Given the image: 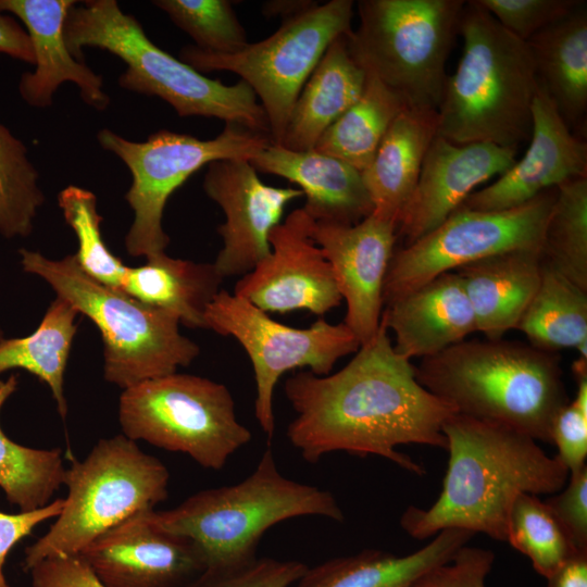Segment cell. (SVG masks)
Instances as JSON below:
<instances>
[{"instance_id":"6da1fadb","label":"cell","mask_w":587,"mask_h":587,"mask_svg":"<svg viewBox=\"0 0 587 587\" xmlns=\"http://www.w3.org/2000/svg\"><path fill=\"white\" fill-rule=\"evenodd\" d=\"M284 392L296 417L287 438L310 463L334 451L384 457L416 474L424 470L397 451L420 444L447 449L445 422L457 411L415 377L411 360L399 354L380 320L376 334L339 371H300Z\"/></svg>"},{"instance_id":"7a4b0ae2","label":"cell","mask_w":587,"mask_h":587,"mask_svg":"<svg viewBox=\"0 0 587 587\" xmlns=\"http://www.w3.org/2000/svg\"><path fill=\"white\" fill-rule=\"evenodd\" d=\"M449 461L437 500L427 509L409 507L400 525L415 539L448 528L483 533L507 541L508 522L522 494L553 495L570 472L530 436L509 426L452 414L444 424Z\"/></svg>"},{"instance_id":"3957f363","label":"cell","mask_w":587,"mask_h":587,"mask_svg":"<svg viewBox=\"0 0 587 587\" xmlns=\"http://www.w3.org/2000/svg\"><path fill=\"white\" fill-rule=\"evenodd\" d=\"M560 360L517 340H463L422 359L415 377L457 413L551 444L553 419L570 401Z\"/></svg>"},{"instance_id":"277c9868","label":"cell","mask_w":587,"mask_h":587,"mask_svg":"<svg viewBox=\"0 0 587 587\" xmlns=\"http://www.w3.org/2000/svg\"><path fill=\"white\" fill-rule=\"evenodd\" d=\"M458 34L463 52L446 79L437 135L455 143L517 148L530 138L539 88L527 43L503 28L477 0L465 1Z\"/></svg>"},{"instance_id":"5b68a950","label":"cell","mask_w":587,"mask_h":587,"mask_svg":"<svg viewBox=\"0 0 587 587\" xmlns=\"http://www.w3.org/2000/svg\"><path fill=\"white\" fill-rule=\"evenodd\" d=\"M76 3L67 12L64 37L77 60L83 61L85 48L107 50L127 66L118 78L122 88L157 96L180 117H214L270 136L265 112L247 83L225 85L162 50L115 0Z\"/></svg>"},{"instance_id":"8992f818","label":"cell","mask_w":587,"mask_h":587,"mask_svg":"<svg viewBox=\"0 0 587 587\" xmlns=\"http://www.w3.org/2000/svg\"><path fill=\"white\" fill-rule=\"evenodd\" d=\"M298 516L344 520L329 491L284 476L270 448L241 482L198 491L170 510L148 512L158 528L191 540L205 570L255 559L262 535Z\"/></svg>"},{"instance_id":"52a82bcc","label":"cell","mask_w":587,"mask_h":587,"mask_svg":"<svg viewBox=\"0 0 587 587\" xmlns=\"http://www.w3.org/2000/svg\"><path fill=\"white\" fill-rule=\"evenodd\" d=\"M18 253L25 272L45 279L57 297L97 326L109 383L124 390L175 373L199 355V346L180 334L175 314L99 283L79 267L74 254L52 260L25 248Z\"/></svg>"},{"instance_id":"ba28073f","label":"cell","mask_w":587,"mask_h":587,"mask_svg":"<svg viewBox=\"0 0 587 587\" xmlns=\"http://www.w3.org/2000/svg\"><path fill=\"white\" fill-rule=\"evenodd\" d=\"M170 472L123 434L100 439L83 460H71L67 497L49 530L26 548L24 569L88 544L132 515L154 510L168 496Z\"/></svg>"},{"instance_id":"9c48e42d","label":"cell","mask_w":587,"mask_h":587,"mask_svg":"<svg viewBox=\"0 0 587 587\" xmlns=\"http://www.w3.org/2000/svg\"><path fill=\"white\" fill-rule=\"evenodd\" d=\"M463 0H360L354 59L411 108L437 110Z\"/></svg>"},{"instance_id":"30bf717a","label":"cell","mask_w":587,"mask_h":587,"mask_svg":"<svg viewBox=\"0 0 587 587\" xmlns=\"http://www.w3.org/2000/svg\"><path fill=\"white\" fill-rule=\"evenodd\" d=\"M118 422L127 438L187 454L215 471L252 437L224 384L177 372L124 389Z\"/></svg>"},{"instance_id":"8fae6325","label":"cell","mask_w":587,"mask_h":587,"mask_svg":"<svg viewBox=\"0 0 587 587\" xmlns=\"http://www.w3.org/2000/svg\"><path fill=\"white\" fill-rule=\"evenodd\" d=\"M99 145L128 167L132 185L125 200L134 220L125 237L133 257L164 252L170 237L162 226L168 198L193 173L218 160H251L272 143L268 134L235 123H226L213 139L201 140L187 134L159 130L146 141H133L111 129L98 135Z\"/></svg>"},{"instance_id":"7c38bea8","label":"cell","mask_w":587,"mask_h":587,"mask_svg":"<svg viewBox=\"0 0 587 587\" xmlns=\"http://www.w3.org/2000/svg\"><path fill=\"white\" fill-rule=\"evenodd\" d=\"M354 2L330 0L285 21L270 37L233 54L209 53L189 45L179 60L200 73L228 71L241 77L265 112L272 143L279 145L294 104L326 51L351 33Z\"/></svg>"},{"instance_id":"4fadbf2b","label":"cell","mask_w":587,"mask_h":587,"mask_svg":"<svg viewBox=\"0 0 587 587\" xmlns=\"http://www.w3.org/2000/svg\"><path fill=\"white\" fill-rule=\"evenodd\" d=\"M205 329L234 337L249 357L255 380V419L268 439L275 432L274 390L288 371L329 374L360 341L344 324L316 320L307 328L282 324L234 292L221 289L204 313Z\"/></svg>"},{"instance_id":"5bb4252c","label":"cell","mask_w":587,"mask_h":587,"mask_svg":"<svg viewBox=\"0 0 587 587\" xmlns=\"http://www.w3.org/2000/svg\"><path fill=\"white\" fill-rule=\"evenodd\" d=\"M557 188L503 211L460 207L435 229L394 250L386 273L384 305L435 277L474 261L509 251L541 252Z\"/></svg>"},{"instance_id":"9a60e30c","label":"cell","mask_w":587,"mask_h":587,"mask_svg":"<svg viewBox=\"0 0 587 587\" xmlns=\"http://www.w3.org/2000/svg\"><path fill=\"white\" fill-rule=\"evenodd\" d=\"M313 223L302 208L290 212L268 235L270 254L239 277L234 294L266 313L322 316L340 305L332 267L311 236Z\"/></svg>"},{"instance_id":"2e32d148","label":"cell","mask_w":587,"mask_h":587,"mask_svg":"<svg viewBox=\"0 0 587 587\" xmlns=\"http://www.w3.org/2000/svg\"><path fill=\"white\" fill-rule=\"evenodd\" d=\"M203 190L224 212L217 227L223 247L213 262L223 278L243 276L271 252L268 235L286 205L303 196L299 188L264 184L248 160L208 165Z\"/></svg>"},{"instance_id":"e0dca14e","label":"cell","mask_w":587,"mask_h":587,"mask_svg":"<svg viewBox=\"0 0 587 587\" xmlns=\"http://www.w3.org/2000/svg\"><path fill=\"white\" fill-rule=\"evenodd\" d=\"M311 236L346 301L342 323L360 345L367 342L380 325L383 288L398 238L397 224L372 213L354 225L314 222Z\"/></svg>"},{"instance_id":"ac0fdd59","label":"cell","mask_w":587,"mask_h":587,"mask_svg":"<svg viewBox=\"0 0 587 587\" xmlns=\"http://www.w3.org/2000/svg\"><path fill=\"white\" fill-rule=\"evenodd\" d=\"M138 512L98 536L78 554L105 587H187L204 570L191 540Z\"/></svg>"},{"instance_id":"d6986e66","label":"cell","mask_w":587,"mask_h":587,"mask_svg":"<svg viewBox=\"0 0 587 587\" xmlns=\"http://www.w3.org/2000/svg\"><path fill=\"white\" fill-rule=\"evenodd\" d=\"M516 150L489 142L455 143L437 135L398 221L397 236L404 238V246L440 225L480 184L508 171Z\"/></svg>"},{"instance_id":"ffe728a7","label":"cell","mask_w":587,"mask_h":587,"mask_svg":"<svg viewBox=\"0 0 587 587\" xmlns=\"http://www.w3.org/2000/svg\"><path fill=\"white\" fill-rule=\"evenodd\" d=\"M587 176V145L574 136L539 85L533 103V127L524 157L489 186L471 193L461 207L503 211L541 192Z\"/></svg>"},{"instance_id":"44dd1931","label":"cell","mask_w":587,"mask_h":587,"mask_svg":"<svg viewBox=\"0 0 587 587\" xmlns=\"http://www.w3.org/2000/svg\"><path fill=\"white\" fill-rule=\"evenodd\" d=\"M73 0H0V12L16 16L30 38L35 70L21 75L18 93L30 107H50L53 95L66 82L75 84L85 103L105 110L110 97L103 78L68 50L64 24Z\"/></svg>"},{"instance_id":"7402d4cb","label":"cell","mask_w":587,"mask_h":587,"mask_svg":"<svg viewBox=\"0 0 587 587\" xmlns=\"http://www.w3.org/2000/svg\"><path fill=\"white\" fill-rule=\"evenodd\" d=\"M382 321L395 335V350L409 360L433 357L476 332L472 305L455 272L387 303Z\"/></svg>"},{"instance_id":"603a6c76","label":"cell","mask_w":587,"mask_h":587,"mask_svg":"<svg viewBox=\"0 0 587 587\" xmlns=\"http://www.w3.org/2000/svg\"><path fill=\"white\" fill-rule=\"evenodd\" d=\"M249 163L298 185L307 198L302 209L314 222L354 225L373 213L361 172L337 158L270 143Z\"/></svg>"},{"instance_id":"cb8c5ba5","label":"cell","mask_w":587,"mask_h":587,"mask_svg":"<svg viewBox=\"0 0 587 587\" xmlns=\"http://www.w3.org/2000/svg\"><path fill=\"white\" fill-rule=\"evenodd\" d=\"M541 268L540 251L515 250L453 271L472 305L476 332L500 339L515 329L540 285Z\"/></svg>"},{"instance_id":"d4e9b609","label":"cell","mask_w":587,"mask_h":587,"mask_svg":"<svg viewBox=\"0 0 587 587\" xmlns=\"http://www.w3.org/2000/svg\"><path fill=\"white\" fill-rule=\"evenodd\" d=\"M437 134V110L409 107L395 118L371 163L361 172L374 214L398 226Z\"/></svg>"},{"instance_id":"484cf974","label":"cell","mask_w":587,"mask_h":587,"mask_svg":"<svg viewBox=\"0 0 587 587\" xmlns=\"http://www.w3.org/2000/svg\"><path fill=\"white\" fill-rule=\"evenodd\" d=\"M348 35L327 47L309 76L294 104L280 146L292 151L313 149L323 133L363 93L367 73L352 55Z\"/></svg>"},{"instance_id":"4316f807","label":"cell","mask_w":587,"mask_h":587,"mask_svg":"<svg viewBox=\"0 0 587 587\" xmlns=\"http://www.w3.org/2000/svg\"><path fill=\"white\" fill-rule=\"evenodd\" d=\"M474 535L470 530L448 528L405 555L367 549L334 558L308 566L290 587H414L428 571L449 562Z\"/></svg>"},{"instance_id":"83f0119b","label":"cell","mask_w":587,"mask_h":587,"mask_svg":"<svg viewBox=\"0 0 587 587\" xmlns=\"http://www.w3.org/2000/svg\"><path fill=\"white\" fill-rule=\"evenodd\" d=\"M224 278L213 263H197L152 254L139 266H127L120 290L175 314L189 328H205L204 313Z\"/></svg>"},{"instance_id":"f1b7e54d","label":"cell","mask_w":587,"mask_h":587,"mask_svg":"<svg viewBox=\"0 0 587 587\" xmlns=\"http://www.w3.org/2000/svg\"><path fill=\"white\" fill-rule=\"evenodd\" d=\"M539 85L570 127L587 109V11L585 2L526 41Z\"/></svg>"},{"instance_id":"f546056e","label":"cell","mask_w":587,"mask_h":587,"mask_svg":"<svg viewBox=\"0 0 587 587\" xmlns=\"http://www.w3.org/2000/svg\"><path fill=\"white\" fill-rule=\"evenodd\" d=\"M515 329L535 348L587 360V291L542 262L540 285Z\"/></svg>"},{"instance_id":"4dcf8cb0","label":"cell","mask_w":587,"mask_h":587,"mask_svg":"<svg viewBox=\"0 0 587 587\" xmlns=\"http://www.w3.org/2000/svg\"><path fill=\"white\" fill-rule=\"evenodd\" d=\"M77 315L70 303L57 297L30 335L0 340V375L21 369L38 377L49 386L63 419L67 414L64 374L77 329Z\"/></svg>"},{"instance_id":"1f68e13d","label":"cell","mask_w":587,"mask_h":587,"mask_svg":"<svg viewBox=\"0 0 587 587\" xmlns=\"http://www.w3.org/2000/svg\"><path fill=\"white\" fill-rule=\"evenodd\" d=\"M367 73L363 93L317 140V152L363 172L395 118L409 108L396 91Z\"/></svg>"},{"instance_id":"d6a6232c","label":"cell","mask_w":587,"mask_h":587,"mask_svg":"<svg viewBox=\"0 0 587 587\" xmlns=\"http://www.w3.org/2000/svg\"><path fill=\"white\" fill-rule=\"evenodd\" d=\"M17 387L15 375L0 379V412ZM61 449H35L11 440L0 425V487L22 512L50 503L64 482Z\"/></svg>"},{"instance_id":"836d02e7","label":"cell","mask_w":587,"mask_h":587,"mask_svg":"<svg viewBox=\"0 0 587 587\" xmlns=\"http://www.w3.org/2000/svg\"><path fill=\"white\" fill-rule=\"evenodd\" d=\"M541 260L587 291V176L557 187L544 233Z\"/></svg>"},{"instance_id":"e575fe53","label":"cell","mask_w":587,"mask_h":587,"mask_svg":"<svg viewBox=\"0 0 587 587\" xmlns=\"http://www.w3.org/2000/svg\"><path fill=\"white\" fill-rule=\"evenodd\" d=\"M43 202L27 148L0 122V235L7 239L30 235Z\"/></svg>"},{"instance_id":"d590c367","label":"cell","mask_w":587,"mask_h":587,"mask_svg":"<svg viewBox=\"0 0 587 587\" xmlns=\"http://www.w3.org/2000/svg\"><path fill=\"white\" fill-rule=\"evenodd\" d=\"M507 541L526 555L535 571L549 578L579 551L545 501L520 495L508 522Z\"/></svg>"},{"instance_id":"8d00e7d4","label":"cell","mask_w":587,"mask_h":587,"mask_svg":"<svg viewBox=\"0 0 587 587\" xmlns=\"http://www.w3.org/2000/svg\"><path fill=\"white\" fill-rule=\"evenodd\" d=\"M58 203L77 237L78 250L74 255L79 267L99 283L120 290L127 266L103 241L96 195L71 185L59 192Z\"/></svg>"},{"instance_id":"74e56055","label":"cell","mask_w":587,"mask_h":587,"mask_svg":"<svg viewBox=\"0 0 587 587\" xmlns=\"http://www.w3.org/2000/svg\"><path fill=\"white\" fill-rule=\"evenodd\" d=\"M153 5L188 34L198 49L233 54L249 43L247 34L228 0H155Z\"/></svg>"},{"instance_id":"f35d334b","label":"cell","mask_w":587,"mask_h":587,"mask_svg":"<svg viewBox=\"0 0 587 587\" xmlns=\"http://www.w3.org/2000/svg\"><path fill=\"white\" fill-rule=\"evenodd\" d=\"M307 567L296 560L257 557L236 566L207 569L187 587H290Z\"/></svg>"},{"instance_id":"ab89813d","label":"cell","mask_w":587,"mask_h":587,"mask_svg":"<svg viewBox=\"0 0 587 587\" xmlns=\"http://www.w3.org/2000/svg\"><path fill=\"white\" fill-rule=\"evenodd\" d=\"M496 21L522 41L565 17L580 0H477Z\"/></svg>"},{"instance_id":"60d3db41","label":"cell","mask_w":587,"mask_h":587,"mask_svg":"<svg viewBox=\"0 0 587 587\" xmlns=\"http://www.w3.org/2000/svg\"><path fill=\"white\" fill-rule=\"evenodd\" d=\"M575 378V398L559 410L551 426V444L558 448L557 458L570 474L584 469L587 458V374Z\"/></svg>"},{"instance_id":"b9f144b4","label":"cell","mask_w":587,"mask_h":587,"mask_svg":"<svg viewBox=\"0 0 587 587\" xmlns=\"http://www.w3.org/2000/svg\"><path fill=\"white\" fill-rule=\"evenodd\" d=\"M494 560L490 550L465 545L449 562L424 574L414 587H485Z\"/></svg>"},{"instance_id":"7bdbcfd3","label":"cell","mask_w":587,"mask_h":587,"mask_svg":"<svg viewBox=\"0 0 587 587\" xmlns=\"http://www.w3.org/2000/svg\"><path fill=\"white\" fill-rule=\"evenodd\" d=\"M569 482L546 504L579 551H587V465L570 474Z\"/></svg>"},{"instance_id":"ee69618b","label":"cell","mask_w":587,"mask_h":587,"mask_svg":"<svg viewBox=\"0 0 587 587\" xmlns=\"http://www.w3.org/2000/svg\"><path fill=\"white\" fill-rule=\"evenodd\" d=\"M28 572L33 587H105L79 554L45 559Z\"/></svg>"},{"instance_id":"f6af8a7d","label":"cell","mask_w":587,"mask_h":587,"mask_svg":"<svg viewBox=\"0 0 587 587\" xmlns=\"http://www.w3.org/2000/svg\"><path fill=\"white\" fill-rule=\"evenodd\" d=\"M64 499H57L45 507L9 514L0 511V587H10L3 566L10 550L24 537L32 534L34 528L51 519H55L62 511Z\"/></svg>"},{"instance_id":"bcb514c9","label":"cell","mask_w":587,"mask_h":587,"mask_svg":"<svg viewBox=\"0 0 587 587\" xmlns=\"http://www.w3.org/2000/svg\"><path fill=\"white\" fill-rule=\"evenodd\" d=\"M0 53L34 64L30 38L24 27L10 14L0 12Z\"/></svg>"},{"instance_id":"7dc6e473","label":"cell","mask_w":587,"mask_h":587,"mask_svg":"<svg viewBox=\"0 0 587 587\" xmlns=\"http://www.w3.org/2000/svg\"><path fill=\"white\" fill-rule=\"evenodd\" d=\"M547 580V587H587V552L576 553Z\"/></svg>"},{"instance_id":"c3c4849f","label":"cell","mask_w":587,"mask_h":587,"mask_svg":"<svg viewBox=\"0 0 587 587\" xmlns=\"http://www.w3.org/2000/svg\"><path fill=\"white\" fill-rule=\"evenodd\" d=\"M317 3L313 0H272L262 5V13L266 17L279 16L285 21L310 10Z\"/></svg>"},{"instance_id":"681fc988","label":"cell","mask_w":587,"mask_h":587,"mask_svg":"<svg viewBox=\"0 0 587 587\" xmlns=\"http://www.w3.org/2000/svg\"><path fill=\"white\" fill-rule=\"evenodd\" d=\"M1 339H2V332H1V329H0V340H1Z\"/></svg>"}]
</instances>
